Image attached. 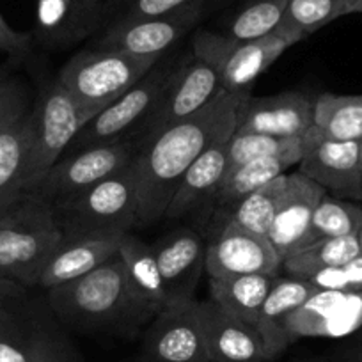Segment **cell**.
<instances>
[{
  "mask_svg": "<svg viewBox=\"0 0 362 362\" xmlns=\"http://www.w3.org/2000/svg\"><path fill=\"white\" fill-rule=\"evenodd\" d=\"M250 93H222L208 107L141 146L135 158L137 226H151L165 210L181 177L206 149L228 141L238 127Z\"/></svg>",
  "mask_w": 362,
  "mask_h": 362,
  "instance_id": "obj_1",
  "label": "cell"
},
{
  "mask_svg": "<svg viewBox=\"0 0 362 362\" xmlns=\"http://www.w3.org/2000/svg\"><path fill=\"white\" fill-rule=\"evenodd\" d=\"M48 304L59 318L83 329L148 318L135 300L119 254L86 276L50 288Z\"/></svg>",
  "mask_w": 362,
  "mask_h": 362,
  "instance_id": "obj_2",
  "label": "cell"
},
{
  "mask_svg": "<svg viewBox=\"0 0 362 362\" xmlns=\"http://www.w3.org/2000/svg\"><path fill=\"white\" fill-rule=\"evenodd\" d=\"M62 240L54 208L25 194L0 211V274L23 288L37 286Z\"/></svg>",
  "mask_w": 362,
  "mask_h": 362,
  "instance_id": "obj_3",
  "label": "cell"
},
{
  "mask_svg": "<svg viewBox=\"0 0 362 362\" xmlns=\"http://www.w3.org/2000/svg\"><path fill=\"white\" fill-rule=\"evenodd\" d=\"M298 41H302L298 34L283 27L249 41L233 40L222 33L197 30L192 48L196 57L217 71L226 93H250L257 76Z\"/></svg>",
  "mask_w": 362,
  "mask_h": 362,
  "instance_id": "obj_4",
  "label": "cell"
},
{
  "mask_svg": "<svg viewBox=\"0 0 362 362\" xmlns=\"http://www.w3.org/2000/svg\"><path fill=\"white\" fill-rule=\"evenodd\" d=\"M158 61L95 47L73 55L57 80L78 103L103 110L141 82Z\"/></svg>",
  "mask_w": 362,
  "mask_h": 362,
  "instance_id": "obj_5",
  "label": "cell"
},
{
  "mask_svg": "<svg viewBox=\"0 0 362 362\" xmlns=\"http://www.w3.org/2000/svg\"><path fill=\"white\" fill-rule=\"evenodd\" d=\"M54 214L64 236L130 233L137 226L135 165L132 163L121 173L59 204Z\"/></svg>",
  "mask_w": 362,
  "mask_h": 362,
  "instance_id": "obj_6",
  "label": "cell"
},
{
  "mask_svg": "<svg viewBox=\"0 0 362 362\" xmlns=\"http://www.w3.org/2000/svg\"><path fill=\"white\" fill-rule=\"evenodd\" d=\"M102 110L76 102L57 78L34 102V139L25 169V194L43 180L76 135Z\"/></svg>",
  "mask_w": 362,
  "mask_h": 362,
  "instance_id": "obj_7",
  "label": "cell"
},
{
  "mask_svg": "<svg viewBox=\"0 0 362 362\" xmlns=\"http://www.w3.org/2000/svg\"><path fill=\"white\" fill-rule=\"evenodd\" d=\"M139 149V139L127 137L123 141L64 153L30 190L29 196L41 199L52 208L64 204L83 190L132 165Z\"/></svg>",
  "mask_w": 362,
  "mask_h": 362,
  "instance_id": "obj_8",
  "label": "cell"
},
{
  "mask_svg": "<svg viewBox=\"0 0 362 362\" xmlns=\"http://www.w3.org/2000/svg\"><path fill=\"white\" fill-rule=\"evenodd\" d=\"M224 93L217 71L208 62L192 55L173 69L158 102L142 123L141 146L149 144L170 127L196 116Z\"/></svg>",
  "mask_w": 362,
  "mask_h": 362,
  "instance_id": "obj_9",
  "label": "cell"
},
{
  "mask_svg": "<svg viewBox=\"0 0 362 362\" xmlns=\"http://www.w3.org/2000/svg\"><path fill=\"white\" fill-rule=\"evenodd\" d=\"M170 62L160 59L155 68L132 89H128L121 98L114 100L100 114H96L86 127L80 130L75 141L69 144L66 153L78 151L90 146L109 144L127 139V134L139 123H144L148 114L158 102L163 87L173 73Z\"/></svg>",
  "mask_w": 362,
  "mask_h": 362,
  "instance_id": "obj_10",
  "label": "cell"
},
{
  "mask_svg": "<svg viewBox=\"0 0 362 362\" xmlns=\"http://www.w3.org/2000/svg\"><path fill=\"white\" fill-rule=\"evenodd\" d=\"M206 0H196L185 8L158 16L123 18L114 22L96 41V48L124 52L139 57L162 59L181 37L197 25Z\"/></svg>",
  "mask_w": 362,
  "mask_h": 362,
  "instance_id": "obj_11",
  "label": "cell"
},
{
  "mask_svg": "<svg viewBox=\"0 0 362 362\" xmlns=\"http://www.w3.org/2000/svg\"><path fill=\"white\" fill-rule=\"evenodd\" d=\"M283 261L264 236L226 222L217 238L206 247L204 272L210 279L268 274L281 276Z\"/></svg>",
  "mask_w": 362,
  "mask_h": 362,
  "instance_id": "obj_12",
  "label": "cell"
},
{
  "mask_svg": "<svg viewBox=\"0 0 362 362\" xmlns=\"http://www.w3.org/2000/svg\"><path fill=\"white\" fill-rule=\"evenodd\" d=\"M146 348L155 362H210L196 298L170 304L158 313L148 332Z\"/></svg>",
  "mask_w": 362,
  "mask_h": 362,
  "instance_id": "obj_13",
  "label": "cell"
},
{
  "mask_svg": "<svg viewBox=\"0 0 362 362\" xmlns=\"http://www.w3.org/2000/svg\"><path fill=\"white\" fill-rule=\"evenodd\" d=\"M313 128L315 100L300 90H283L272 96H249L235 132L300 137Z\"/></svg>",
  "mask_w": 362,
  "mask_h": 362,
  "instance_id": "obj_14",
  "label": "cell"
},
{
  "mask_svg": "<svg viewBox=\"0 0 362 362\" xmlns=\"http://www.w3.org/2000/svg\"><path fill=\"white\" fill-rule=\"evenodd\" d=\"M362 325V291L318 290L291 313L286 323L290 343L298 337H339Z\"/></svg>",
  "mask_w": 362,
  "mask_h": 362,
  "instance_id": "obj_15",
  "label": "cell"
},
{
  "mask_svg": "<svg viewBox=\"0 0 362 362\" xmlns=\"http://www.w3.org/2000/svg\"><path fill=\"white\" fill-rule=\"evenodd\" d=\"M325 194L327 190L323 187L298 170L288 174L286 189L267 235L281 261L304 249L313 214Z\"/></svg>",
  "mask_w": 362,
  "mask_h": 362,
  "instance_id": "obj_16",
  "label": "cell"
},
{
  "mask_svg": "<svg viewBox=\"0 0 362 362\" xmlns=\"http://www.w3.org/2000/svg\"><path fill=\"white\" fill-rule=\"evenodd\" d=\"M197 315L210 362H268L256 327L228 315L211 300L197 302Z\"/></svg>",
  "mask_w": 362,
  "mask_h": 362,
  "instance_id": "obj_17",
  "label": "cell"
},
{
  "mask_svg": "<svg viewBox=\"0 0 362 362\" xmlns=\"http://www.w3.org/2000/svg\"><path fill=\"white\" fill-rule=\"evenodd\" d=\"M153 250L162 274L169 305L194 300V291L206 259V249L203 247L201 236L192 229H176L162 236L153 245Z\"/></svg>",
  "mask_w": 362,
  "mask_h": 362,
  "instance_id": "obj_18",
  "label": "cell"
},
{
  "mask_svg": "<svg viewBox=\"0 0 362 362\" xmlns=\"http://www.w3.org/2000/svg\"><path fill=\"white\" fill-rule=\"evenodd\" d=\"M358 141L322 139L298 162V173L336 196L362 199V167Z\"/></svg>",
  "mask_w": 362,
  "mask_h": 362,
  "instance_id": "obj_19",
  "label": "cell"
},
{
  "mask_svg": "<svg viewBox=\"0 0 362 362\" xmlns=\"http://www.w3.org/2000/svg\"><path fill=\"white\" fill-rule=\"evenodd\" d=\"M123 235L124 233H102L64 236L45 267L37 286L50 290L96 270L119 252Z\"/></svg>",
  "mask_w": 362,
  "mask_h": 362,
  "instance_id": "obj_20",
  "label": "cell"
},
{
  "mask_svg": "<svg viewBox=\"0 0 362 362\" xmlns=\"http://www.w3.org/2000/svg\"><path fill=\"white\" fill-rule=\"evenodd\" d=\"M110 0H37L36 33L50 45H69L98 27Z\"/></svg>",
  "mask_w": 362,
  "mask_h": 362,
  "instance_id": "obj_21",
  "label": "cell"
},
{
  "mask_svg": "<svg viewBox=\"0 0 362 362\" xmlns=\"http://www.w3.org/2000/svg\"><path fill=\"white\" fill-rule=\"evenodd\" d=\"M316 291L318 288L305 279L288 276L277 277L261 305L256 322V329L263 339L268 361L276 358L290 346L291 343L286 332L288 318Z\"/></svg>",
  "mask_w": 362,
  "mask_h": 362,
  "instance_id": "obj_22",
  "label": "cell"
},
{
  "mask_svg": "<svg viewBox=\"0 0 362 362\" xmlns=\"http://www.w3.org/2000/svg\"><path fill=\"white\" fill-rule=\"evenodd\" d=\"M0 362H80V358L59 334L23 327L9 315L0 322Z\"/></svg>",
  "mask_w": 362,
  "mask_h": 362,
  "instance_id": "obj_23",
  "label": "cell"
},
{
  "mask_svg": "<svg viewBox=\"0 0 362 362\" xmlns=\"http://www.w3.org/2000/svg\"><path fill=\"white\" fill-rule=\"evenodd\" d=\"M226 142H217L203 153L181 177L180 185L165 210L167 218H180L214 199L228 174Z\"/></svg>",
  "mask_w": 362,
  "mask_h": 362,
  "instance_id": "obj_24",
  "label": "cell"
},
{
  "mask_svg": "<svg viewBox=\"0 0 362 362\" xmlns=\"http://www.w3.org/2000/svg\"><path fill=\"white\" fill-rule=\"evenodd\" d=\"M119 257L124 264L128 284L144 315L156 316L169 305L162 274L155 250L137 235L124 233L119 245Z\"/></svg>",
  "mask_w": 362,
  "mask_h": 362,
  "instance_id": "obj_25",
  "label": "cell"
},
{
  "mask_svg": "<svg viewBox=\"0 0 362 362\" xmlns=\"http://www.w3.org/2000/svg\"><path fill=\"white\" fill-rule=\"evenodd\" d=\"M33 139V110L0 134V211L25 196V169Z\"/></svg>",
  "mask_w": 362,
  "mask_h": 362,
  "instance_id": "obj_26",
  "label": "cell"
},
{
  "mask_svg": "<svg viewBox=\"0 0 362 362\" xmlns=\"http://www.w3.org/2000/svg\"><path fill=\"white\" fill-rule=\"evenodd\" d=\"M279 276L249 274L210 279V300L236 320L256 327L261 305Z\"/></svg>",
  "mask_w": 362,
  "mask_h": 362,
  "instance_id": "obj_27",
  "label": "cell"
},
{
  "mask_svg": "<svg viewBox=\"0 0 362 362\" xmlns=\"http://www.w3.org/2000/svg\"><path fill=\"white\" fill-rule=\"evenodd\" d=\"M318 128L300 137H277L264 134H233L226 142L228 153V174L257 158L279 155H302L322 141ZM226 174V176H228Z\"/></svg>",
  "mask_w": 362,
  "mask_h": 362,
  "instance_id": "obj_28",
  "label": "cell"
},
{
  "mask_svg": "<svg viewBox=\"0 0 362 362\" xmlns=\"http://www.w3.org/2000/svg\"><path fill=\"white\" fill-rule=\"evenodd\" d=\"M302 155H279L252 160V162L231 170L224 177L214 201L217 203L218 208H235L249 194L256 192L257 189L270 183L272 180L286 174L290 167L298 165Z\"/></svg>",
  "mask_w": 362,
  "mask_h": 362,
  "instance_id": "obj_29",
  "label": "cell"
},
{
  "mask_svg": "<svg viewBox=\"0 0 362 362\" xmlns=\"http://www.w3.org/2000/svg\"><path fill=\"white\" fill-rule=\"evenodd\" d=\"M315 127L329 141H361L362 95L322 93L315 100Z\"/></svg>",
  "mask_w": 362,
  "mask_h": 362,
  "instance_id": "obj_30",
  "label": "cell"
},
{
  "mask_svg": "<svg viewBox=\"0 0 362 362\" xmlns=\"http://www.w3.org/2000/svg\"><path fill=\"white\" fill-rule=\"evenodd\" d=\"M361 256L357 236L327 238L297 250L283 261V272L288 277L309 279L318 272L339 267Z\"/></svg>",
  "mask_w": 362,
  "mask_h": 362,
  "instance_id": "obj_31",
  "label": "cell"
},
{
  "mask_svg": "<svg viewBox=\"0 0 362 362\" xmlns=\"http://www.w3.org/2000/svg\"><path fill=\"white\" fill-rule=\"evenodd\" d=\"M362 228V206L344 199L323 196L313 214L305 245L327 238H343L357 236Z\"/></svg>",
  "mask_w": 362,
  "mask_h": 362,
  "instance_id": "obj_32",
  "label": "cell"
},
{
  "mask_svg": "<svg viewBox=\"0 0 362 362\" xmlns=\"http://www.w3.org/2000/svg\"><path fill=\"white\" fill-rule=\"evenodd\" d=\"M286 183L288 174H283L257 189L256 192L249 194L245 199H242L233 208V214L229 215L228 222L267 238L274 217H276L279 201L286 189Z\"/></svg>",
  "mask_w": 362,
  "mask_h": 362,
  "instance_id": "obj_33",
  "label": "cell"
},
{
  "mask_svg": "<svg viewBox=\"0 0 362 362\" xmlns=\"http://www.w3.org/2000/svg\"><path fill=\"white\" fill-rule=\"evenodd\" d=\"M290 0H249L240 8L222 34L238 41H249L274 33L283 20Z\"/></svg>",
  "mask_w": 362,
  "mask_h": 362,
  "instance_id": "obj_34",
  "label": "cell"
},
{
  "mask_svg": "<svg viewBox=\"0 0 362 362\" xmlns=\"http://www.w3.org/2000/svg\"><path fill=\"white\" fill-rule=\"evenodd\" d=\"M343 16V0H290L279 27L302 40Z\"/></svg>",
  "mask_w": 362,
  "mask_h": 362,
  "instance_id": "obj_35",
  "label": "cell"
},
{
  "mask_svg": "<svg viewBox=\"0 0 362 362\" xmlns=\"http://www.w3.org/2000/svg\"><path fill=\"white\" fill-rule=\"evenodd\" d=\"M33 107L25 80L9 69H0V134L30 114Z\"/></svg>",
  "mask_w": 362,
  "mask_h": 362,
  "instance_id": "obj_36",
  "label": "cell"
},
{
  "mask_svg": "<svg viewBox=\"0 0 362 362\" xmlns=\"http://www.w3.org/2000/svg\"><path fill=\"white\" fill-rule=\"evenodd\" d=\"M309 283L318 290L330 291H362V254L339 267L327 268L311 276Z\"/></svg>",
  "mask_w": 362,
  "mask_h": 362,
  "instance_id": "obj_37",
  "label": "cell"
},
{
  "mask_svg": "<svg viewBox=\"0 0 362 362\" xmlns=\"http://www.w3.org/2000/svg\"><path fill=\"white\" fill-rule=\"evenodd\" d=\"M196 0H127L123 18H142V16H158L185 8Z\"/></svg>",
  "mask_w": 362,
  "mask_h": 362,
  "instance_id": "obj_38",
  "label": "cell"
},
{
  "mask_svg": "<svg viewBox=\"0 0 362 362\" xmlns=\"http://www.w3.org/2000/svg\"><path fill=\"white\" fill-rule=\"evenodd\" d=\"M33 48V34L15 30L2 15H0V50L13 59H23Z\"/></svg>",
  "mask_w": 362,
  "mask_h": 362,
  "instance_id": "obj_39",
  "label": "cell"
},
{
  "mask_svg": "<svg viewBox=\"0 0 362 362\" xmlns=\"http://www.w3.org/2000/svg\"><path fill=\"white\" fill-rule=\"evenodd\" d=\"M23 293H25V288L0 274V305H8L16 298H22Z\"/></svg>",
  "mask_w": 362,
  "mask_h": 362,
  "instance_id": "obj_40",
  "label": "cell"
},
{
  "mask_svg": "<svg viewBox=\"0 0 362 362\" xmlns=\"http://www.w3.org/2000/svg\"><path fill=\"white\" fill-rule=\"evenodd\" d=\"M362 13V0H343V16Z\"/></svg>",
  "mask_w": 362,
  "mask_h": 362,
  "instance_id": "obj_41",
  "label": "cell"
},
{
  "mask_svg": "<svg viewBox=\"0 0 362 362\" xmlns=\"http://www.w3.org/2000/svg\"><path fill=\"white\" fill-rule=\"evenodd\" d=\"M9 315H11V313L8 311V305H0V322L8 318Z\"/></svg>",
  "mask_w": 362,
  "mask_h": 362,
  "instance_id": "obj_42",
  "label": "cell"
},
{
  "mask_svg": "<svg viewBox=\"0 0 362 362\" xmlns=\"http://www.w3.org/2000/svg\"><path fill=\"white\" fill-rule=\"evenodd\" d=\"M355 362H362V339H361V346H358L357 351H355Z\"/></svg>",
  "mask_w": 362,
  "mask_h": 362,
  "instance_id": "obj_43",
  "label": "cell"
},
{
  "mask_svg": "<svg viewBox=\"0 0 362 362\" xmlns=\"http://www.w3.org/2000/svg\"><path fill=\"white\" fill-rule=\"evenodd\" d=\"M357 240H358V249H361V254H362V228H361V231H358Z\"/></svg>",
  "mask_w": 362,
  "mask_h": 362,
  "instance_id": "obj_44",
  "label": "cell"
},
{
  "mask_svg": "<svg viewBox=\"0 0 362 362\" xmlns=\"http://www.w3.org/2000/svg\"><path fill=\"white\" fill-rule=\"evenodd\" d=\"M358 142H361V148H358V158H361V167H362V139Z\"/></svg>",
  "mask_w": 362,
  "mask_h": 362,
  "instance_id": "obj_45",
  "label": "cell"
}]
</instances>
